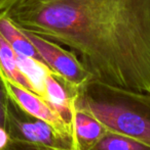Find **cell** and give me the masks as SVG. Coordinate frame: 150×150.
<instances>
[{
    "label": "cell",
    "instance_id": "cell-1",
    "mask_svg": "<svg viewBox=\"0 0 150 150\" xmlns=\"http://www.w3.org/2000/svg\"><path fill=\"white\" fill-rule=\"evenodd\" d=\"M0 12L69 47L94 81L150 92V0H19Z\"/></svg>",
    "mask_w": 150,
    "mask_h": 150
},
{
    "label": "cell",
    "instance_id": "cell-2",
    "mask_svg": "<svg viewBox=\"0 0 150 150\" xmlns=\"http://www.w3.org/2000/svg\"><path fill=\"white\" fill-rule=\"evenodd\" d=\"M75 109L93 117L107 131L150 146V92H137L90 80L73 89Z\"/></svg>",
    "mask_w": 150,
    "mask_h": 150
},
{
    "label": "cell",
    "instance_id": "cell-3",
    "mask_svg": "<svg viewBox=\"0 0 150 150\" xmlns=\"http://www.w3.org/2000/svg\"><path fill=\"white\" fill-rule=\"evenodd\" d=\"M25 32L36 48L42 62L69 88L76 89L92 80L90 74L75 52L64 49L57 42L33 32Z\"/></svg>",
    "mask_w": 150,
    "mask_h": 150
},
{
    "label": "cell",
    "instance_id": "cell-4",
    "mask_svg": "<svg viewBox=\"0 0 150 150\" xmlns=\"http://www.w3.org/2000/svg\"><path fill=\"white\" fill-rule=\"evenodd\" d=\"M5 119V129L10 139L52 147L72 148L70 139L58 134L45 122L29 115L10 98H8L6 106Z\"/></svg>",
    "mask_w": 150,
    "mask_h": 150
},
{
    "label": "cell",
    "instance_id": "cell-5",
    "mask_svg": "<svg viewBox=\"0 0 150 150\" xmlns=\"http://www.w3.org/2000/svg\"><path fill=\"white\" fill-rule=\"evenodd\" d=\"M5 88L7 95L21 108L32 117L48 124L58 134L72 141V128L67 124L59 112L41 96L32 91L12 83L5 77Z\"/></svg>",
    "mask_w": 150,
    "mask_h": 150
},
{
    "label": "cell",
    "instance_id": "cell-6",
    "mask_svg": "<svg viewBox=\"0 0 150 150\" xmlns=\"http://www.w3.org/2000/svg\"><path fill=\"white\" fill-rule=\"evenodd\" d=\"M44 99L56 109L63 120L72 128L73 112L75 110L73 90L69 88L52 71L44 77Z\"/></svg>",
    "mask_w": 150,
    "mask_h": 150
},
{
    "label": "cell",
    "instance_id": "cell-7",
    "mask_svg": "<svg viewBox=\"0 0 150 150\" xmlns=\"http://www.w3.org/2000/svg\"><path fill=\"white\" fill-rule=\"evenodd\" d=\"M108 131L93 117L75 109L72 119V150H88Z\"/></svg>",
    "mask_w": 150,
    "mask_h": 150
},
{
    "label": "cell",
    "instance_id": "cell-8",
    "mask_svg": "<svg viewBox=\"0 0 150 150\" xmlns=\"http://www.w3.org/2000/svg\"><path fill=\"white\" fill-rule=\"evenodd\" d=\"M0 34L19 56L43 63L26 32L2 12H0Z\"/></svg>",
    "mask_w": 150,
    "mask_h": 150
},
{
    "label": "cell",
    "instance_id": "cell-9",
    "mask_svg": "<svg viewBox=\"0 0 150 150\" xmlns=\"http://www.w3.org/2000/svg\"><path fill=\"white\" fill-rule=\"evenodd\" d=\"M0 71L7 80L35 93L34 87L23 71L20 56L0 34Z\"/></svg>",
    "mask_w": 150,
    "mask_h": 150
},
{
    "label": "cell",
    "instance_id": "cell-10",
    "mask_svg": "<svg viewBox=\"0 0 150 150\" xmlns=\"http://www.w3.org/2000/svg\"><path fill=\"white\" fill-rule=\"evenodd\" d=\"M88 150H150V146L134 138L108 131Z\"/></svg>",
    "mask_w": 150,
    "mask_h": 150
},
{
    "label": "cell",
    "instance_id": "cell-11",
    "mask_svg": "<svg viewBox=\"0 0 150 150\" xmlns=\"http://www.w3.org/2000/svg\"><path fill=\"white\" fill-rule=\"evenodd\" d=\"M2 150H72V149L62 148V147H52V146H48V145L36 144V143L10 139L8 144L6 145V147Z\"/></svg>",
    "mask_w": 150,
    "mask_h": 150
},
{
    "label": "cell",
    "instance_id": "cell-12",
    "mask_svg": "<svg viewBox=\"0 0 150 150\" xmlns=\"http://www.w3.org/2000/svg\"><path fill=\"white\" fill-rule=\"evenodd\" d=\"M8 95L5 88V79L0 71V127L5 128V111L8 102Z\"/></svg>",
    "mask_w": 150,
    "mask_h": 150
},
{
    "label": "cell",
    "instance_id": "cell-13",
    "mask_svg": "<svg viewBox=\"0 0 150 150\" xmlns=\"http://www.w3.org/2000/svg\"><path fill=\"white\" fill-rule=\"evenodd\" d=\"M10 140V137L8 135L7 131L3 127H0V150L4 149L6 147V145L8 144Z\"/></svg>",
    "mask_w": 150,
    "mask_h": 150
},
{
    "label": "cell",
    "instance_id": "cell-14",
    "mask_svg": "<svg viewBox=\"0 0 150 150\" xmlns=\"http://www.w3.org/2000/svg\"><path fill=\"white\" fill-rule=\"evenodd\" d=\"M19 0H0V11L4 10L5 8H7L8 6L12 5L14 3H16Z\"/></svg>",
    "mask_w": 150,
    "mask_h": 150
}]
</instances>
